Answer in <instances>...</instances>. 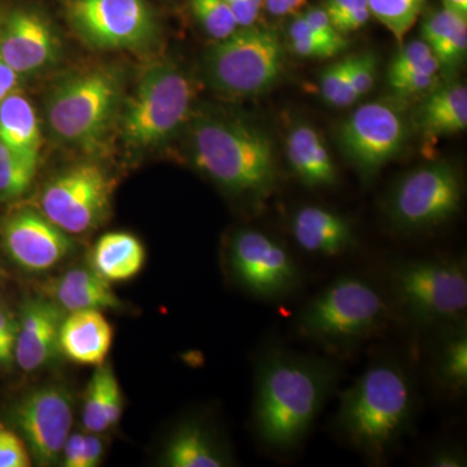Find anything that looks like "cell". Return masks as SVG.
<instances>
[{
  "instance_id": "277c9868",
  "label": "cell",
  "mask_w": 467,
  "mask_h": 467,
  "mask_svg": "<svg viewBox=\"0 0 467 467\" xmlns=\"http://www.w3.org/2000/svg\"><path fill=\"white\" fill-rule=\"evenodd\" d=\"M391 306L376 285L343 275L309 301L297 317V331L335 356H349L389 327Z\"/></svg>"
},
{
  "instance_id": "1f68e13d",
  "label": "cell",
  "mask_w": 467,
  "mask_h": 467,
  "mask_svg": "<svg viewBox=\"0 0 467 467\" xmlns=\"http://www.w3.org/2000/svg\"><path fill=\"white\" fill-rule=\"evenodd\" d=\"M441 67L430 46L423 39H414L401 48L393 58L389 69V77L409 75V73L441 72Z\"/></svg>"
},
{
  "instance_id": "cb8c5ba5",
  "label": "cell",
  "mask_w": 467,
  "mask_h": 467,
  "mask_svg": "<svg viewBox=\"0 0 467 467\" xmlns=\"http://www.w3.org/2000/svg\"><path fill=\"white\" fill-rule=\"evenodd\" d=\"M0 140L38 165L42 146L38 117L32 103L17 91L0 100Z\"/></svg>"
},
{
  "instance_id": "4dcf8cb0",
  "label": "cell",
  "mask_w": 467,
  "mask_h": 467,
  "mask_svg": "<svg viewBox=\"0 0 467 467\" xmlns=\"http://www.w3.org/2000/svg\"><path fill=\"white\" fill-rule=\"evenodd\" d=\"M292 52L306 58H328L339 54L340 48L318 36L306 23L303 15L292 20L288 27Z\"/></svg>"
},
{
  "instance_id": "ab89813d",
  "label": "cell",
  "mask_w": 467,
  "mask_h": 467,
  "mask_svg": "<svg viewBox=\"0 0 467 467\" xmlns=\"http://www.w3.org/2000/svg\"><path fill=\"white\" fill-rule=\"evenodd\" d=\"M122 411H124V396H122L121 387L116 376L110 378L109 389H107L106 399V426L107 431L113 429L121 420Z\"/></svg>"
},
{
  "instance_id": "52a82bcc",
  "label": "cell",
  "mask_w": 467,
  "mask_h": 467,
  "mask_svg": "<svg viewBox=\"0 0 467 467\" xmlns=\"http://www.w3.org/2000/svg\"><path fill=\"white\" fill-rule=\"evenodd\" d=\"M193 95L192 81L180 67L169 61L150 64L122 110V142L135 152L167 142L186 121Z\"/></svg>"
},
{
  "instance_id": "d4e9b609",
  "label": "cell",
  "mask_w": 467,
  "mask_h": 467,
  "mask_svg": "<svg viewBox=\"0 0 467 467\" xmlns=\"http://www.w3.org/2000/svg\"><path fill=\"white\" fill-rule=\"evenodd\" d=\"M418 126L427 140L450 137L467 126V88L462 84L436 88L418 113Z\"/></svg>"
},
{
  "instance_id": "f6af8a7d",
  "label": "cell",
  "mask_w": 467,
  "mask_h": 467,
  "mask_svg": "<svg viewBox=\"0 0 467 467\" xmlns=\"http://www.w3.org/2000/svg\"><path fill=\"white\" fill-rule=\"evenodd\" d=\"M98 435L99 434H92V432L85 435L84 467L99 466L101 460H103L104 444Z\"/></svg>"
},
{
  "instance_id": "5b68a950",
  "label": "cell",
  "mask_w": 467,
  "mask_h": 467,
  "mask_svg": "<svg viewBox=\"0 0 467 467\" xmlns=\"http://www.w3.org/2000/svg\"><path fill=\"white\" fill-rule=\"evenodd\" d=\"M122 77L112 67L77 70L61 78L46 99L48 130L58 142L95 150L121 103Z\"/></svg>"
},
{
  "instance_id": "836d02e7",
  "label": "cell",
  "mask_w": 467,
  "mask_h": 467,
  "mask_svg": "<svg viewBox=\"0 0 467 467\" xmlns=\"http://www.w3.org/2000/svg\"><path fill=\"white\" fill-rule=\"evenodd\" d=\"M441 67L453 70L462 63L467 51V21L453 27L431 48Z\"/></svg>"
},
{
  "instance_id": "83f0119b",
  "label": "cell",
  "mask_w": 467,
  "mask_h": 467,
  "mask_svg": "<svg viewBox=\"0 0 467 467\" xmlns=\"http://www.w3.org/2000/svg\"><path fill=\"white\" fill-rule=\"evenodd\" d=\"M36 165L0 140V202L20 198L29 190Z\"/></svg>"
},
{
  "instance_id": "74e56055",
  "label": "cell",
  "mask_w": 467,
  "mask_h": 467,
  "mask_svg": "<svg viewBox=\"0 0 467 467\" xmlns=\"http://www.w3.org/2000/svg\"><path fill=\"white\" fill-rule=\"evenodd\" d=\"M303 16L306 18L308 26L312 27L318 36H321L326 41L333 43V45L339 47L340 50L343 51L344 48L347 47V45H348L346 36L335 29L330 17H328L327 12H326L324 8H310Z\"/></svg>"
},
{
  "instance_id": "d6a6232c",
  "label": "cell",
  "mask_w": 467,
  "mask_h": 467,
  "mask_svg": "<svg viewBox=\"0 0 467 467\" xmlns=\"http://www.w3.org/2000/svg\"><path fill=\"white\" fill-rule=\"evenodd\" d=\"M321 92L324 99L337 109H347L358 100L350 82L347 57L326 67L321 76Z\"/></svg>"
},
{
  "instance_id": "44dd1931",
  "label": "cell",
  "mask_w": 467,
  "mask_h": 467,
  "mask_svg": "<svg viewBox=\"0 0 467 467\" xmlns=\"http://www.w3.org/2000/svg\"><path fill=\"white\" fill-rule=\"evenodd\" d=\"M162 462L169 467H223L230 465L229 453L202 420L182 423L167 442Z\"/></svg>"
},
{
  "instance_id": "7bdbcfd3",
  "label": "cell",
  "mask_w": 467,
  "mask_h": 467,
  "mask_svg": "<svg viewBox=\"0 0 467 467\" xmlns=\"http://www.w3.org/2000/svg\"><path fill=\"white\" fill-rule=\"evenodd\" d=\"M370 16V9L368 7H362L349 12L346 16L340 17L339 20L335 21L333 26L337 32L346 36L347 33L362 29V27L367 26Z\"/></svg>"
},
{
  "instance_id": "8992f818",
  "label": "cell",
  "mask_w": 467,
  "mask_h": 467,
  "mask_svg": "<svg viewBox=\"0 0 467 467\" xmlns=\"http://www.w3.org/2000/svg\"><path fill=\"white\" fill-rule=\"evenodd\" d=\"M389 284L402 315L418 327L444 330L466 322L465 260H401L392 264Z\"/></svg>"
},
{
  "instance_id": "f907efd6",
  "label": "cell",
  "mask_w": 467,
  "mask_h": 467,
  "mask_svg": "<svg viewBox=\"0 0 467 467\" xmlns=\"http://www.w3.org/2000/svg\"><path fill=\"white\" fill-rule=\"evenodd\" d=\"M0 278H2V267H0Z\"/></svg>"
},
{
  "instance_id": "e0dca14e",
  "label": "cell",
  "mask_w": 467,
  "mask_h": 467,
  "mask_svg": "<svg viewBox=\"0 0 467 467\" xmlns=\"http://www.w3.org/2000/svg\"><path fill=\"white\" fill-rule=\"evenodd\" d=\"M66 310L48 297L23 304L15 343V361L26 373L39 370L58 358V334Z\"/></svg>"
},
{
  "instance_id": "8d00e7d4",
  "label": "cell",
  "mask_w": 467,
  "mask_h": 467,
  "mask_svg": "<svg viewBox=\"0 0 467 467\" xmlns=\"http://www.w3.org/2000/svg\"><path fill=\"white\" fill-rule=\"evenodd\" d=\"M439 73H409L389 77V85L392 91L400 98L416 97L434 91L439 84Z\"/></svg>"
},
{
  "instance_id": "d6986e66",
  "label": "cell",
  "mask_w": 467,
  "mask_h": 467,
  "mask_svg": "<svg viewBox=\"0 0 467 467\" xmlns=\"http://www.w3.org/2000/svg\"><path fill=\"white\" fill-rule=\"evenodd\" d=\"M291 233L301 250L315 256H340L355 245L349 221L318 205L297 209L292 217Z\"/></svg>"
},
{
  "instance_id": "f35d334b",
  "label": "cell",
  "mask_w": 467,
  "mask_h": 467,
  "mask_svg": "<svg viewBox=\"0 0 467 467\" xmlns=\"http://www.w3.org/2000/svg\"><path fill=\"white\" fill-rule=\"evenodd\" d=\"M239 27L254 26L260 16L264 0H225Z\"/></svg>"
},
{
  "instance_id": "60d3db41",
  "label": "cell",
  "mask_w": 467,
  "mask_h": 467,
  "mask_svg": "<svg viewBox=\"0 0 467 467\" xmlns=\"http://www.w3.org/2000/svg\"><path fill=\"white\" fill-rule=\"evenodd\" d=\"M85 434L70 432L61 453L63 465L66 467H84ZM60 460V461H61Z\"/></svg>"
},
{
  "instance_id": "8fae6325",
  "label": "cell",
  "mask_w": 467,
  "mask_h": 467,
  "mask_svg": "<svg viewBox=\"0 0 467 467\" xmlns=\"http://www.w3.org/2000/svg\"><path fill=\"white\" fill-rule=\"evenodd\" d=\"M67 17L77 36L99 50H140L156 36L144 0H72Z\"/></svg>"
},
{
  "instance_id": "ffe728a7",
  "label": "cell",
  "mask_w": 467,
  "mask_h": 467,
  "mask_svg": "<svg viewBox=\"0 0 467 467\" xmlns=\"http://www.w3.org/2000/svg\"><path fill=\"white\" fill-rule=\"evenodd\" d=\"M46 297L54 300L66 312L122 308V301L112 290L109 282L101 278L91 267L67 270L46 285Z\"/></svg>"
},
{
  "instance_id": "681fc988",
  "label": "cell",
  "mask_w": 467,
  "mask_h": 467,
  "mask_svg": "<svg viewBox=\"0 0 467 467\" xmlns=\"http://www.w3.org/2000/svg\"><path fill=\"white\" fill-rule=\"evenodd\" d=\"M442 7L456 12L460 16L467 18V0H441Z\"/></svg>"
},
{
  "instance_id": "6da1fadb",
  "label": "cell",
  "mask_w": 467,
  "mask_h": 467,
  "mask_svg": "<svg viewBox=\"0 0 467 467\" xmlns=\"http://www.w3.org/2000/svg\"><path fill=\"white\" fill-rule=\"evenodd\" d=\"M334 359L267 347L257 362L252 423L266 450H297L339 382Z\"/></svg>"
},
{
  "instance_id": "3957f363",
  "label": "cell",
  "mask_w": 467,
  "mask_h": 467,
  "mask_svg": "<svg viewBox=\"0 0 467 467\" xmlns=\"http://www.w3.org/2000/svg\"><path fill=\"white\" fill-rule=\"evenodd\" d=\"M192 159L202 174L233 195L264 201L275 189L272 140L239 119H199L192 126Z\"/></svg>"
},
{
  "instance_id": "5bb4252c",
  "label": "cell",
  "mask_w": 467,
  "mask_h": 467,
  "mask_svg": "<svg viewBox=\"0 0 467 467\" xmlns=\"http://www.w3.org/2000/svg\"><path fill=\"white\" fill-rule=\"evenodd\" d=\"M407 128L398 107L389 101H371L356 109L340 126V147L362 174L371 175L401 152Z\"/></svg>"
},
{
  "instance_id": "d590c367",
  "label": "cell",
  "mask_w": 467,
  "mask_h": 467,
  "mask_svg": "<svg viewBox=\"0 0 467 467\" xmlns=\"http://www.w3.org/2000/svg\"><path fill=\"white\" fill-rule=\"evenodd\" d=\"M32 462L21 436L0 425V467H29Z\"/></svg>"
},
{
  "instance_id": "7402d4cb",
  "label": "cell",
  "mask_w": 467,
  "mask_h": 467,
  "mask_svg": "<svg viewBox=\"0 0 467 467\" xmlns=\"http://www.w3.org/2000/svg\"><path fill=\"white\" fill-rule=\"evenodd\" d=\"M146 248L134 234H104L90 252V267L109 284L133 279L146 264Z\"/></svg>"
},
{
  "instance_id": "7a4b0ae2",
  "label": "cell",
  "mask_w": 467,
  "mask_h": 467,
  "mask_svg": "<svg viewBox=\"0 0 467 467\" xmlns=\"http://www.w3.org/2000/svg\"><path fill=\"white\" fill-rule=\"evenodd\" d=\"M335 426L368 462L389 459L416 411V389L398 362L378 361L340 392Z\"/></svg>"
},
{
  "instance_id": "9c48e42d",
  "label": "cell",
  "mask_w": 467,
  "mask_h": 467,
  "mask_svg": "<svg viewBox=\"0 0 467 467\" xmlns=\"http://www.w3.org/2000/svg\"><path fill=\"white\" fill-rule=\"evenodd\" d=\"M462 177L447 162L420 167L402 177L389 196L387 211L400 232H427L459 213Z\"/></svg>"
},
{
  "instance_id": "f546056e",
  "label": "cell",
  "mask_w": 467,
  "mask_h": 467,
  "mask_svg": "<svg viewBox=\"0 0 467 467\" xmlns=\"http://www.w3.org/2000/svg\"><path fill=\"white\" fill-rule=\"evenodd\" d=\"M192 7L202 29L217 41L232 36L239 27L225 0H192Z\"/></svg>"
},
{
  "instance_id": "603a6c76",
  "label": "cell",
  "mask_w": 467,
  "mask_h": 467,
  "mask_svg": "<svg viewBox=\"0 0 467 467\" xmlns=\"http://www.w3.org/2000/svg\"><path fill=\"white\" fill-rule=\"evenodd\" d=\"M288 162L301 182L309 187L337 183V168L321 135L309 125H297L287 137Z\"/></svg>"
},
{
  "instance_id": "ee69618b",
  "label": "cell",
  "mask_w": 467,
  "mask_h": 467,
  "mask_svg": "<svg viewBox=\"0 0 467 467\" xmlns=\"http://www.w3.org/2000/svg\"><path fill=\"white\" fill-rule=\"evenodd\" d=\"M362 7H368V0H327L324 9L327 12L331 23L334 24L335 21L346 16L349 12Z\"/></svg>"
},
{
  "instance_id": "7c38bea8",
  "label": "cell",
  "mask_w": 467,
  "mask_h": 467,
  "mask_svg": "<svg viewBox=\"0 0 467 467\" xmlns=\"http://www.w3.org/2000/svg\"><path fill=\"white\" fill-rule=\"evenodd\" d=\"M229 266L239 285L263 300L285 299L300 285V270L290 252L259 230L234 234Z\"/></svg>"
},
{
  "instance_id": "bcb514c9",
  "label": "cell",
  "mask_w": 467,
  "mask_h": 467,
  "mask_svg": "<svg viewBox=\"0 0 467 467\" xmlns=\"http://www.w3.org/2000/svg\"><path fill=\"white\" fill-rule=\"evenodd\" d=\"M267 11L276 17L296 15L300 9L306 7V0H264Z\"/></svg>"
},
{
  "instance_id": "b9f144b4",
  "label": "cell",
  "mask_w": 467,
  "mask_h": 467,
  "mask_svg": "<svg viewBox=\"0 0 467 467\" xmlns=\"http://www.w3.org/2000/svg\"><path fill=\"white\" fill-rule=\"evenodd\" d=\"M465 451L459 447H441L430 457L429 465L432 467H465Z\"/></svg>"
},
{
  "instance_id": "2e32d148",
  "label": "cell",
  "mask_w": 467,
  "mask_h": 467,
  "mask_svg": "<svg viewBox=\"0 0 467 467\" xmlns=\"http://www.w3.org/2000/svg\"><path fill=\"white\" fill-rule=\"evenodd\" d=\"M57 54V36L38 12L15 9L0 21V57L18 76L50 67Z\"/></svg>"
},
{
  "instance_id": "4316f807",
  "label": "cell",
  "mask_w": 467,
  "mask_h": 467,
  "mask_svg": "<svg viewBox=\"0 0 467 467\" xmlns=\"http://www.w3.org/2000/svg\"><path fill=\"white\" fill-rule=\"evenodd\" d=\"M425 3L426 0H368L371 16L391 32L400 45L416 24Z\"/></svg>"
},
{
  "instance_id": "7dc6e473",
  "label": "cell",
  "mask_w": 467,
  "mask_h": 467,
  "mask_svg": "<svg viewBox=\"0 0 467 467\" xmlns=\"http://www.w3.org/2000/svg\"><path fill=\"white\" fill-rule=\"evenodd\" d=\"M20 76L0 57V100L16 91Z\"/></svg>"
},
{
  "instance_id": "484cf974",
  "label": "cell",
  "mask_w": 467,
  "mask_h": 467,
  "mask_svg": "<svg viewBox=\"0 0 467 467\" xmlns=\"http://www.w3.org/2000/svg\"><path fill=\"white\" fill-rule=\"evenodd\" d=\"M441 331L432 364L435 380L445 392L460 396L467 389L466 322Z\"/></svg>"
},
{
  "instance_id": "9a60e30c",
  "label": "cell",
  "mask_w": 467,
  "mask_h": 467,
  "mask_svg": "<svg viewBox=\"0 0 467 467\" xmlns=\"http://www.w3.org/2000/svg\"><path fill=\"white\" fill-rule=\"evenodd\" d=\"M2 235L5 254L26 272H48L75 250L69 234L32 208L12 213L3 225Z\"/></svg>"
},
{
  "instance_id": "ba28073f",
  "label": "cell",
  "mask_w": 467,
  "mask_h": 467,
  "mask_svg": "<svg viewBox=\"0 0 467 467\" xmlns=\"http://www.w3.org/2000/svg\"><path fill=\"white\" fill-rule=\"evenodd\" d=\"M284 69V46L266 27H238L208 52L205 70L217 91L233 98L254 97L275 84Z\"/></svg>"
},
{
  "instance_id": "c3c4849f",
  "label": "cell",
  "mask_w": 467,
  "mask_h": 467,
  "mask_svg": "<svg viewBox=\"0 0 467 467\" xmlns=\"http://www.w3.org/2000/svg\"><path fill=\"white\" fill-rule=\"evenodd\" d=\"M16 337H0V367L11 364L15 359Z\"/></svg>"
},
{
  "instance_id": "30bf717a",
  "label": "cell",
  "mask_w": 467,
  "mask_h": 467,
  "mask_svg": "<svg viewBox=\"0 0 467 467\" xmlns=\"http://www.w3.org/2000/svg\"><path fill=\"white\" fill-rule=\"evenodd\" d=\"M112 180L97 162H81L60 171L43 189L41 212L69 235L98 229L112 204Z\"/></svg>"
},
{
  "instance_id": "4fadbf2b",
  "label": "cell",
  "mask_w": 467,
  "mask_h": 467,
  "mask_svg": "<svg viewBox=\"0 0 467 467\" xmlns=\"http://www.w3.org/2000/svg\"><path fill=\"white\" fill-rule=\"evenodd\" d=\"M11 420L33 462L38 466L57 465L72 432V395L60 384L36 387L15 402Z\"/></svg>"
},
{
  "instance_id": "f1b7e54d",
  "label": "cell",
  "mask_w": 467,
  "mask_h": 467,
  "mask_svg": "<svg viewBox=\"0 0 467 467\" xmlns=\"http://www.w3.org/2000/svg\"><path fill=\"white\" fill-rule=\"evenodd\" d=\"M115 376L109 364L104 362L92 374L86 391L84 408H82V425L92 434L107 431L106 399L110 378Z\"/></svg>"
},
{
  "instance_id": "ac0fdd59",
  "label": "cell",
  "mask_w": 467,
  "mask_h": 467,
  "mask_svg": "<svg viewBox=\"0 0 467 467\" xmlns=\"http://www.w3.org/2000/svg\"><path fill=\"white\" fill-rule=\"evenodd\" d=\"M113 337L112 325L101 310H75L61 322L58 347L69 361L97 368L109 358Z\"/></svg>"
},
{
  "instance_id": "e575fe53",
  "label": "cell",
  "mask_w": 467,
  "mask_h": 467,
  "mask_svg": "<svg viewBox=\"0 0 467 467\" xmlns=\"http://www.w3.org/2000/svg\"><path fill=\"white\" fill-rule=\"evenodd\" d=\"M348 60L350 82L358 99L373 90L376 85L378 60L371 52L347 57Z\"/></svg>"
}]
</instances>
